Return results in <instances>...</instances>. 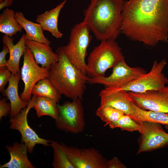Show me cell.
Returning <instances> with one entry per match:
<instances>
[{
    "mask_svg": "<svg viewBox=\"0 0 168 168\" xmlns=\"http://www.w3.org/2000/svg\"><path fill=\"white\" fill-rule=\"evenodd\" d=\"M120 31L149 47L168 43V0L124 1Z\"/></svg>",
    "mask_w": 168,
    "mask_h": 168,
    "instance_id": "6da1fadb",
    "label": "cell"
},
{
    "mask_svg": "<svg viewBox=\"0 0 168 168\" xmlns=\"http://www.w3.org/2000/svg\"><path fill=\"white\" fill-rule=\"evenodd\" d=\"M123 0H90L83 21L100 41L115 40L120 33Z\"/></svg>",
    "mask_w": 168,
    "mask_h": 168,
    "instance_id": "7a4b0ae2",
    "label": "cell"
},
{
    "mask_svg": "<svg viewBox=\"0 0 168 168\" xmlns=\"http://www.w3.org/2000/svg\"><path fill=\"white\" fill-rule=\"evenodd\" d=\"M56 53L59 59L50 67L48 78L61 95L72 100L80 99L82 100L89 77L70 61L61 47Z\"/></svg>",
    "mask_w": 168,
    "mask_h": 168,
    "instance_id": "3957f363",
    "label": "cell"
},
{
    "mask_svg": "<svg viewBox=\"0 0 168 168\" xmlns=\"http://www.w3.org/2000/svg\"><path fill=\"white\" fill-rule=\"evenodd\" d=\"M125 59L121 48L115 40L101 41L90 54L86 73L89 77H105L106 71Z\"/></svg>",
    "mask_w": 168,
    "mask_h": 168,
    "instance_id": "277c9868",
    "label": "cell"
},
{
    "mask_svg": "<svg viewBox=\"0 0 168 168\" xmlns=\"http://www.w3.org/2000/svg\"><path fill=\"white\" fill-rule=\"evenodd\" d=\"M90 31L89 28L83 21L75 24L71 30L68 44L61 47L70 61L86 74V63L85 59L87 48L92 39Z\"/></svg>",
    "mask_w": 168,
    "mask_h": 168,
    "instance_id": "5b68a950",
    "label": "cell"
},
{
    "mask_svg": "<svg viewBox=\"0 0 168 168\" xmlns=\"http://www.w3.org/2000/svg\"><path fill=\"white\" fill-rule=\"evenodd\" d=\"M166 64V61L165 59L159 62L155 60L153 62L151 70L148 73L119 88L105 89L111 91L123 90L138 93H144L150 91L161 90L168 83V78L162 72Z\"/></svg>",
    "mask_w": 168,
    "mask_h": 168,
    "instance_id": "8992f818",
    "label": "cell"
},
{
    "mask_svg": "<svg viewBox=\"0 0 168 168\" xmlns=\"http://www.w3.org/2000/svg\"><path fill=\"white\" fill-rule=\"evenodd\" d=\"M82 101L77 99L58 104V114L55 120L58 129L75 134L83 132L86 123Z\"/></svg>",
    "mask_w": 168,
    "mask_h": 168,
    "instance_id": "52a82bcc",
    "label": "cell"
},
{
    "mask_svg": "<svg viewBox=\"0 0 168 168\" xmlns=\"http://www.w3.org/2000/svg\"><path fill=\"white\" fill-rule=\"evenodd\" d=\"M113 68L112 72L109 76L89 77L87 83L102 85L109 89L117 88L147 73L145 70L140 67H130L125 63V59L119 61Z\"/></svg>",
    "mask_w": 168,
    "mask_h": 168,
    "instance_id": "ba28073f",
    "label": "cell"
},
{
    "mask_svg": "<svg viewBox=\"0 0 168 168\" xmlns=\"http://www.w3.org/2000/svg\"><path fill=\"white\" fill-rule=\"evenodd\" d=\"M23 58V64L21 72L24 88L20 96L23 101L28 102L32 97L31 91L34 86L40 80L49 78L50 67H40L30 49L27 47Z\"/></svg>",
    "mask_w": 168,
    "mask_h": 168,
    "instance_id": "9c48e42d",
    "label": "cell"
},
{
    "mask_svg": "<svg viewBox=\"0 0 168 168\" xmlns=\"http://www.w3.org/2000/svg\"><path fill=\"white\" fill-rule=\"evenodd\" d=\"M36 96L33 95L28 102L27 106L22 109L18 114L10 118V128L18 130L21 135V142L27 146L30 153L33 152L35 146L37 144L48 146L51 141L40 138L29 126L27 121V115L30 109L33 108Z\"/></svg>",
    "mask_w": 168,
    "mask_h": 168,
    "instance_id": "30bf717a",
    "label": "cell"
},
{
    "mask_svg": "<svg viewBox=\"0 0 168 168\" xmlns=\"http://www.w3.org/2000/svg\"><path fill=\"white\" fill-rule=\"evenodd\" d=\"M138 139L139 148L137 154L150 152L168 145V133L163 129L161 124L144 121Z\"/></svg>",
    "mask_w": 168,
    "mask_h": 168,
    "instance_id": "8fae6325",
    "label": "cell"
},
{
    "mask_svg": "<svg viewBox=\"0 0 168 168\" xmlns=\"http://www.w3.org/2000/svg\"><path fill=\"white\" fill-rule=\"evenodd\" d=\"M60 144L74 168H106L107 160L93 147L80 148Z\"/></svg>",
    "mask_w": 168,
    "mask_h": 168,
    "instance_id": "7c38bea8",
    "label": "cell"
},
{
    "mask_svg": "<svg viewBox=\"0 0 168 168\" xmlns=\"http://www.w3.org/2000/svg\"><path fill=\"white\" fill-rule=\"evenodd\" d=\"M133 102L144 110L168 113V86L160 91L142 93L128 92Z\"/></svg>",
    "mask_w": 168,
    "mask_h": 168,
    "instance_id": "4fadbf2b",
    "label": "cell"
},
{
    "mask_svg": "<svg viewBox=\"0 0 168 168\" xmlns=\"http://www.w3.org/2000/svg\"><path fill=\"white\" fill-rule=\"evenodd\" d=\"M100 106L113 108L125 114L133 113V100L128 92L123 90H109L105 88L100 92Z\"/></svg>",
    "mask_w": 168,
    "mask_h": 168,
    "instance_id": "5bb4252c",
    "label": "cell"
},
{
    "mask_svg": "<svg viewBox=\"0 0 168 168\" xmlns=\"http://www.w3.org/2000/svg\"><path fill=\"white\" fill-rule=\"evenodd\" d=\"M25 45L31 52L36 63L42 67H50L58 60V54L53 52L49 46L26 39Z\"/></svg>",
    "mask_w": 168,
    "mask_h": 168,
    "instance_id": "9a60e30c",
    "label": "cell"
},
{
    "mask_svg": "<svg viewBox=\"0 0 168 168\" xmlns=\"http://www.w3.org/2000/svg\"><path fill=\"white\" fill-rule=\"evenodd\" d=\"M6 148L9 153L10 159L7 163L1 165L0 168H34L28 159V148L26 145L21 142H14L12 146L7 145Z\"/></svg>",
    "mask_w": 168,
    "mask_h": 168,
    "instance_id": "2e32d148",
    "label": "cell"
},
{
    "mask_svg": "<svg viewBox=\"0 0 168 168\" xmlns=\"http://www.w3.org/2000/svg\"><path fill=\"white\" fill-rule=\"evenodd\" d=\"M25 34L22 35L19 41L15 44L13 43L12 37L4 35L2 38V43L6 45L9 50L10 56L7 60V68L12 73L16 74L20 71L19 62L26 48L25 45Z\"/></svg>",
    "mask_w": 168,
    "mask_h": 168,
    "instance_id": "e0dca14e",
    "label": "cell"
},
{
    "mask_svg": "<svg viewBox=\"0 0 168 168\" xmlns=\"http://www.w3.org/2000/svg\"><path fill=\"white\" fill-rule=\"evenodd\" d=\"M21 78V70L16 74L12 73L8 81L7 87L2 92V95L6 97L10 102L11 110L10 118L19 114L28 104V102L22 100L19 96L18 85Z\"/></svg>",
    "mask_w": 168,
    "mask_h": 168,
    "instance_id": "ac0fdd59",
    "label": "cell"
},
{
    "mask_svg": "<svg viewBox=\"0 0 168 168\" xmlns=\"http://www.w3.org/2000/svg\"><path fill=\"white\" fill-rule=\"evenodd\" d=\"M67 2L64 0L55 7L37 15L36 21L40 24L43 30L50 32L57 39L62 38L63 34L58 27V18L60 12Z\"/></svg>",
    "mask_w": 168,
    "mask_h": 168,
    "instance_id": "d6986e66",
    "label": "cell"
},
{
    "mask_svg": "<svg viewBox=\"0 0 168 168\" xmlns=\"http://www.w3.org/2000/svg\"><path fill=\"white\" fill-rule=\"evenodd\" d=\"M15 16L19 24L25 31L26 39L36 41L49 46L51 42L44 35V31L40 24L28 20L21 12H16Z\"/></svg>",
    "mask_w": 168,
    "mask_h": 168,
    "instance_id": "ffe728a7",
    "label": "cell"
},
{
    "mask_svg": "<svg viewBox=\"0 0 168 168\" xmlns=\"http://www.w3.org/2000/svg\"><path fill=\"white\" fill-rule=\"evenodd\" d=\"M133 113L130 117L140 124L144 121L158 123L168 125V113L147 110L132 104Z\"/></svg>",
    "mask_w": 168,
    "mask_h": 168,
    "instance_id": "44dd1931",
    "label": "cell"
},
{
    "mask_svg": "<svg viewBox=\"0 0 168 168\" xmlns=\"http://www.w3.org/2000/svg\"><path fill=\"white\" fill-rule=\"evenodd\" d=\"M15 14L12 9L6 8L0 15V32L10 37L22 30L16 19Z\"/></svg>",
    "mask_w": 168,
    "mask_h": 168,
    "instance_id": "7402d4cb",
    "label": "cell"
},
{
    "mask_svg": "<svg viewBox=\"0 0 168 168\" xmlns=\"http://www.w3.org/2000/svg\"><path fill=\"white\" fill-rule=\"evenodd\" d=\"M58 103L54 100L44 96H37L33 108L36 111L38 118L48 115L55 120L58 117Z\"/></svg>",
    "mask_w": 168,
    "mask_h": 168,
    "instance_id": "603a6c76",
    "label": "cell"
},
{
    "mask_svg": "<svg viewBox=\"0 0 168 168\" xmlns=\"http://www.w3.org/2000/svg\"><path fill=\"white\" fill-rule=\"evenodd\" d=\"M31 94L36 97L49 98L58 103L61 98L62 95L53 86L49 78H45L38 81L32 88Z\"/></svg>",
    "mask_w": 168,
    "mask_h": 168,
    "instance_id": "cb8c5ba5",
    "label": "cell"
},
{
    "mask_svg": "<svg viewBox=\"0 0 168 168\" xmlns=\"http://www.w3.org/2000/svg\"><path fill=\"white\" fill-rule=\"evenodd\" d=\"M50 146L54 153L52 165L54 168H74L65 150L60 144L51 141Z\"/></svg>",
    "mask_w": 168,
    "mask_h": 168,
    "instance_id": "d4e9b609",
    "label": "cell"
},
{
    "mask_svg": "<svg viewBox=\"0 0 168 168\" xmlns=\"http://www.w3.org/2000/svg\"><path fill=\"white\" fill-rule=\"evenodd\" d=\"M125 114L118 109L109 107L100 106L97 109L96 114L105 124L104 126L109 125L117 121Z\"/></svg>",
    "mask_w": 168,
    "mask_h": 168,
    "instance_id": "484cf974",
    "label": "cell"
},
{
    "mask_svg": "<svg viewBox=\"0 0 168 168\" xmlns=\"http://www.w3.org/2000/svg\"><path fill=\"white\" fill-rule=\"evenodd\" d=\"M112 129L119 128L122 131L130 132L142 130L141 125L132 119L129 114H124L117 121L109 125Z\"/></svg>",
    "mask_w": 168,
    "mask_h": 168,
    "instance_id": "4316f807",
    "label": "cell"
},
{
    "mask_svg": "<svg viewBox=\"0 0 168 168\" xmlns=\"http://www.w3.org/2000/svg\"><path fill=\"white\" fill-rule=\"evenodd\" d=\"M12 72L6 68L0 69V91L2 92L10 78Z\"/></svg>",
    "mask_w": 168,
    "mask_h": 168,
    "instance_id": "83f0119b",
    "label": "cell"
},
{
    "mask_svg": "<svg viewBox=\"0 0 168 168\" xmlns=\"http://www.w3.org/2000/svg\"><path fill=\"white\" fill-rule=\"evenodd\" d=\"M6 98H2L0 100V120L3 117H5L10 113L11 105L10 103L7 102Z\"/></svg>",
    "mask_w": 168,
    "mask_h": 168,
    "instance_id": "f1b7e54d",
    "label": "cell"
},
{
    "mask_svg": "<svg viewBox=\"0 0 168 168\" xmlns=\"http://www.w3.org/2000/svg\"><path fill=\"white\" fill-rule=\"evenodd\" d=\"M126 166L122 163L118 158L115 156L107 161L106 168H126Z\"/></svg>",
    "mask_w": 168,
    "mask_h": 168,
    "instance_id": "f546056e",
    "label": "cell"
},
{
    "mask_svg": "<svg viewBox=\"0 0 168 168\" xmlns=\"http://www.w3.org/2000/svg\"><path fill=\"white\" fill-rule=\"evenodd\" d=\"M9 53L8 47L4 44L2 50L0 53V69L6 68L7 61L6 59V55Z\"/></svg>",
    "mask_w": 168,
    "mask_h": 168,
    "instance_id": "4dcf8cb0",
    "label": "cell"
},
{
    "mask_svg": "<svg viewBox=\"0 0 168 168\" xmlns=\"http://www.w3.org/2000/svg\"><path fill=\"white\" fill-rule=\"evenodd\" d=\"M14 0H4L2 2L0 3V10H1L4 7L8 8L11 6Z\"/></svg>",
    "mask_w": 168,
    "mask_h": 168,
    "instance_id": "1f68e13d",
    "label": "cell"
},
{
    "mask_svg": "<svg viewBox=\"0 0 168 168\" xmlns=\"http://www.w3.org/2000/svg\"><path fill=\"white\" fill-rule=\"evenodd\" d=\"M165 128L166 129L168 130V125H165Z\"/></svg>",
    "mask_w": 168,
    "mask_h": 168,
    "instance_id": "d6a6232c",
    "label": "cell"
},
{
    "mask_svg": "<svg viewBox=\"0 0 168 168\" xmlns=\"http://www.w3.org/2000/svg\"><path fill=\"white\" fill-rule=\"evenodd\" d=\"M4 0H0V3L2 2Z\"/></svg>",
    "mask_w": 168,
    "mask_h": 168,
    "instance_id": "836d02e7",
    "label": "cell"
}]
</instances>
